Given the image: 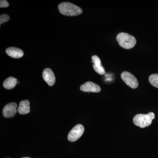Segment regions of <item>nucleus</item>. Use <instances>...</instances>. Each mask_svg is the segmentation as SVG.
I'll use <instances>...</instances> for the list:
<instances>
[{"instance_id": "nucleus-12", "label": "nucleus", "mask_w": 158, "mask_h": 158, "mask_svg": "<svg viewBox=\"0 0 158 158\" xmlns=\"http://www.w3.org/2000/svg\"><path fill=\"white\" fill-rule=\"evenodd\" d=\"M17 80L13 77H9L6 79L3 83L4 88L8 90L13 89L17 85Z\"/></svg>"}, {"instance_id": "nucleus-13", "label": "nucleus", "mask_w": 158, "mask_h": 158, "mask_svg": "<svg viewBox=\"0 0 158 158\" xmlns=\"http://www.w3.org/2000/svg\"><path fill=\"white\" fill-rule=\"evenodd\" d=\"M149 81L153 87L158 88V74H153L150 76Z\"/></svg>"}, {"instance_id": "nucleus-11", "label": "nucleus", "mask_w": 158, "mask_h": 158, "mask_svg": "<svg viewBox=\"0 0 158 158\" xmlns=\"http://www.w3.org/2000/svg\"><path fill=\"white\" fill-rule=\"evenodd\" d=\"M30 103L28 100L22 101L20 102L18 108V112L19 114L25 115L30 113Z\"/></svg>"}, {"instance_id": "nucleus-14", "label": "nucleus", "mask_w": 158, "mask_h": 158, "mask_svg": "<svg viewBox=\"0 0 158 158\" xmlns=\"http://www.w3.org/2000/svg\"><path fill=\"white\" fill-rule=\"evenodd\" d=\"M10 19V17L8 15L3 14L1 15L0 16V25H2L3 23L7 22Z\"/></svg>"}, {"instance_id": "nucleus-5", "label": "nucleus", "mask_w": 158, "mask_h": 158, "mask_svg": "<svg viewBox=\"0 0 158 158\" xmlns=\"http://www.w3.org/2000/svg\"><path fill=\"white\" fill-rule=\"evenodd\" d=\"M123 81L126 85L132 88H136L138 86V82L136 77L128 72H123L121 74Z\"/></svg>"}, {"instance_id": "nucleus-3", "label": "nucleus", "mask_w": 158, "mask_h": 158, "mask_svg": "<svg viewBox=\"0 0 158 158\" xmlns=\"http://www.w3.org/2000/svg\"><path fill=\"white\" fill-rule=\"evenodd\" d=\"M155 118V115L152 112H150L147 114H137L133 118V122L137 126L144 128L149 126Z\"/></svg>"}, {"instance_id": "nucleus-6", "label": "nucleus", "mask_w": 158, "mask_h": 158, "mask_svg": "<svg viewBox=\"0 0 158 158\" xmlns=\"http://www.w3.org/2000/svg\"><path fill=\"white\" fill-rule=\"evenodd\" d=\"M17 105L15 103L8 104L5 106L3 110V114L4 117L9 118L13 117L17 112Z\"/></svg>"}, {"instance_id": "nucleus-15", "label": "nucleus", "mask_w": 158, "mask_h": 158, "mask_svg": "<svg viewBox=\"0 0 158 158\" xmlns=\"http://www.w3.org/2000/svg\"><path fill=\"white\" fill-rule=\"evenodd\" d=\"M9 6V3L6 0H1L0 1V7L2 8H7Z\"/></svg>"}, {"instance_id": "nucleus-16", "label": "nucleus", "mask_w": 158, "mask_h": 158, "mask_svg": "<svg viewBox=\"0 0 158 158\" xmlns=\"http://www.w3.org/2000/svg\"><path fill=\"white\" fill-rule=\"evenodd\" d=\"M30 158V157H23V158Z\"/></svg>"}, {"instance_id": "nucleus-4", "label": "nucleus", "mask_w": 158, "mask_h": 158, "mask_svg": "<svg viewBox=\"0 0 158 158\" xmlns=\"http://www.w3.org/2000/svg\"><path fill=\"white\" fill-rule=\"evenodd\" d=\"M85 128L81 124H77L72 129L68 135L69 141L74 142L81 137L84 134Z\"/></svg>"}, {"instance_id": "nucleus-1", "label": "nucleus", "mask_w": 158, "mask_h": 158, "mask_svg": "<svg viewBox=\"0 0 158 158\" xmlns=\"http://www.w3.org/2000/svg\"><path fill=\"white\" fill-rule=\"evenodd\" d=\"M58 9L61 14L66 16H77L83 12L82 9L78 6L67 2L60 3L58 6Z\"/></svg>"}, {"instance_id": "nucleus-9", "label": "nucleus", "mask_w": 158, "mask_h": 158, "mask_svg": "<svg viewBox=\"0 0 158 158\" xmlns=\"http://www.w3.org/2000/svg\"><path fill=\"white\" fill-rule=\"evenodd\" d=\"M92 62L93 63V69L95 71L99 74L104 75L105 70L104 67L101 65V61L97 56H92Z\"/></svg>"}, {"instance_id": "nucleus-10", "label": "nucleus", "mask_w": 158, "mask_h": 158, "mask_svg": "<svg viewBox=\"0 0 158 158\" xmlns=\"http://www.w3.org/2000/svg\"><path fill=\"white\" fill-rule=\"evenodd\" d=\"M6 53L9 56L14 59H19L24 55L23 52L21 49L15 47L9 48L6 50Z\"/></svg>"}, {"instance_id": "nucleus-8", "label": "nucleus", "mask_w": 158, "mask_h": 158, "mask_svg": "<svg viewBox=\"0 0 158 158\" xmlns=\"http://www.w3.org/2000/svg\"><path fill=\"white\" fill-rule=\"evenodd\" d=\"M42 77L44 80L49 86H52L56 82V77L52 70L49 68H46L43 72Z\"/></svg>"}, {"instance_id": "nucleus-2", "label": "nucleus", "mask_w": 158, "mask_h": 158, "mask_svg": "<svg viewBox=\"0 0 158 158\" xmlns=\"http://www.w3.org/2000/svg\"><path fill=\"white\" fill-rule=\"evenodd\" d=\"M116 40L123 48L130 49L136 44V40L134 36L126 33H119L116 36Z\"/></svg>"}, {"instance_id": "nucleus-7", "label": "nucleus", "mask_w": 158, "mask_h": 158, "mask_svg": "<svg viewBox=\"0 0 158 158\" xmlns=\"http://www.w3.org/2000/svg\"><path fill=\"white\" fill-rule=\"evenodd\" d=\"M80 89L84 92H95L98 93L101 90L98 85L92 82H87L80 87Z\"/></svg>"}]
</instances>
